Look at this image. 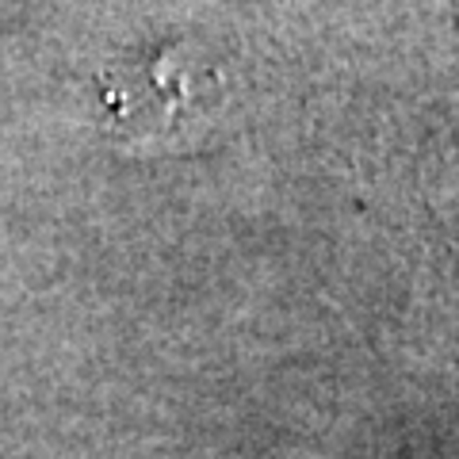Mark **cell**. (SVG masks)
I'll return each instance as SVG.
<instances>
[{
	"label": "cell",
	"mask_w": 459,
	"mask_h": 459,
	"mask_svg": "<svg viewBox=\"0 0 459 459\" xmlns=\"http://www.w3.org/2000/svg\"><path fill=\"white\" fill-rule=\"evenodd\" d=\"M214 89L219 77L184 42L123 57L100 81L108 134L134 153L195 142L214 115Z\"/></svg>",
	"instance_id": "1"
}]
</instances>
